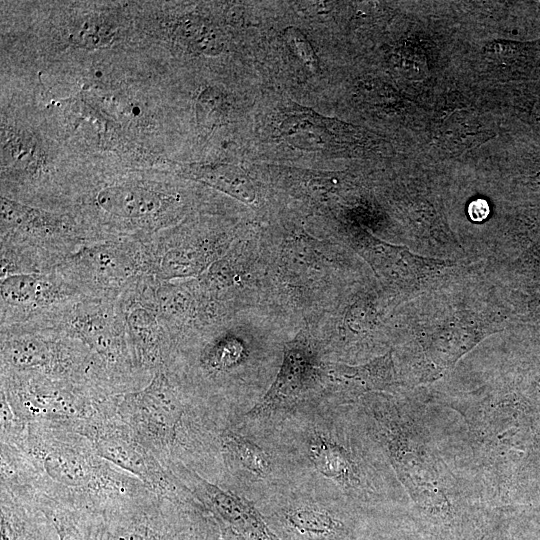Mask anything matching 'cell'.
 Returning <instances> with one entry per match:
<instances>
[{"label": "cell", "instance_id": "obj_13", "mask_svg": "<svg viewBox=\"0 0 540 540\" xmlns=\"http://www.w3.org/2000/svg\"><path fill=\"white\" fill-rule=\"evenodd\" d=\"M0 280V327L40 323L88 298L55 270Z\"/></svg>", "mask_w": 540, "mask_h": 540}, {"label": "cell", "instance_id": "obj_11", "mask_svg": "<svg viewBox=\"0 0 540 540\" xmlns=\"http://www.w3.org/2000/svg\"><path fill=\"white\" fill-rule=\"evenodd\" d=\"M153 281L143 275L117 299L135 369L147 384L166 369L172 348L155 309Z\"/></svg>", "mask_w": 540, "mask_h": 540}, {"label": "cell", "instance_id": "obj_4", "mask_svg": "<svg viewBox=\"0 0 540 540\" xmlns=\"http://www.w3.org/2000/svg\"><path fill=\"white\" fill-rule=\"evenodd\" d=\"M0 372L71 381L118 396L89 348L54 326L0 327Z\"/></svg>", "mask_w": 540, "mask_h": 540}, {"label": "cell", "instance_id": "obj_19", "mask_svg": "<svg viewBox=\"0 0 540 540\" xmlns=\"http://www.w3.org/2000/svg\"><path fill=\"white\" fill-rule=\"evenodd\" d=\"M322 373L336 391L349 398L384 391L397 382L391 351L363 365L328 364Z\"/></svg>", "mask_w": 540, "mask_h": 540}, {"label": "cell", "instance_id": "obj_26", "mask_svg": "<svg viewBox=\"0 0 540 540\" xmlns=\"http://www.w3.org/2000/svg\"><path fill=\"white\" fill-rule=\"evenodd\" d=\"M395 69L406 79L417 81L429 75L427 58L415 44L406 42L399 46L392 55Z\"/></svg>", "mask_w": 540, "mask_h": 540}, {"label": "cell", "instance_id": "obj_16", "mask_svg": "<svg viewBox=\"0 0 540 540\" xmlns=\"http://www.w3.org/2000/svg\"><path fill=\"white\" fill-rule=\"evenodd\" d=\"M306 452L315 470L344 491L355 495L371 491L357 455L339 439L315 431L306 442Z\"/></svg>", "mask_w": 540, "mask_h": 540}, {"label": "cell", "instance_id": "obj_32", "mask_svg": "<svg viewBox=\"0 0 540 540\" xmlns=\"http://www.w3.org/2000/svg\"><path fill=\"white\" fill-rule=\"evenodd\" d=\"M489 213V205L484 199H475L468 206V215L474 222L484 221L488 217Z\"/></svg>", "mask_w": 540, "mask_h": 540}, {"label": "cell", "instance_id": "obj_6", "mask_svg": "<svg viewBox=\"0 0 540 540\" xmlns=\"http://www.w3.org/2000/svg\"><path fill=\"white\" fill-rule=\"evenodd\" d=\"M0 392L22 423L51 422L73 429L116 413L120 396L71 381L14 372H0Z\"/></svg>", "mask_w": 540, "mask_h": 540}, {"label": "cell", "instance_id": "obj_20", "mask_svg": "<svg viewBox=\"0 0 540 540\" xmlns=\"http://www.w3.org/2000/svg\"><path fill=\"white\" fill-rule=\"evenodd\" d=\"M1 540H59L53 521L39 507L0 490Z\"/></svg>", "mask_w": 540, "mask_h": 540}, {"label": "cell", "instance_id": "obj_17", "mask_svg": "<svg viewBox=\"0 0 540 540\" xmlns=\"http://www.w3.org/2000/svg\"><path fill=\"white\" fill-rule=\"evenodd\" d=\"M317 374L305 346L292 344L285 352L280 371L267 393L250 410L253 418L264 417L293 406Z\"/></svg>", "mask_w": 540, "mask_h": 540}, {"label": "cell", "instance_id": "obj_22", "mask_svg": "<svg viewBox=\"0 0 540 540\" xmlns=\"http://www.w3.org/2000/svg\"><path fill=\"white\" fill-rule=\"evenodd\" d=\"M445 328L439 334L430 337L425 348V356L429 367L435 374L452 367L456 361L476 345L485 335V331L476 327Z\"/></svg>", "mask_w": 540, "mask_h": 540}, {"label": "cell", "instance_id": "obj_27", "mask_svg": "<svg viewBox=\"0 0 540 540\" xmlns=\"http://www.w3.org/2000/svg\"><path fill=\"white\" fill-rule=\"evenodd\" d=\"M224 114V101L222 94L209 89L204 91L199 97L197 104L198 122L205 127L213 126L221 121Z\"/></svg>", "mask_w": 540, "mask_h": 540}, {"label": "cell", "instance_id": "obj_25", "mask_svg": "<svg viewBox=\"0 0 540 540\" xmlns=\"http://www.w3.org/2000/svg\"><path fill=\"white\" fill-rule=\"evenodd\" d=\"M46 514L53 521L59 540H93L95 514L66 507H53Z\"/></svg>", "mask_w": 540, "mask_h": 540}, {"label": "cell", "instance_id": "obj_23", "mask_svg": "<svg viewBox=\"0 0 540 540\" xmlns=\"http://www.w3.org/2000/svg\"><path fill=\"white\" fill-rule=\"evenodd\" d=\"M491 136L477 115L468 110H457L444 119L438 138L446 149L463 152L481 145Z\"/></svg>", "mask_w": 540, "mask_h": 540}, {"label": "cell", "instance_id": "obj_34", "mask_svg": "<svg viewBox=\"0 0 540 540\" xmlns=\"http://www.w3.org/2000/svg\"><path fill=\"white\" fill-rule=\"evenodd\" d=\"M387 540H395V539H387Z\"/></svg>", "mask_w": 540, "mask_h": 540}, {"label": "cell", "instance_id": "obj_28", "mask_svg": "<svg viewBox=\"0 0 540 540\" xmlns=\"http://www.w3.org/2000/svg\"><path fill=\"white\" fill-rule=\"evenodd\" d=\"M284 37L294 55L299 58L310 71L316 72L319 68L318 58L305 35L298 29L290 27L286 29Z\"/></svg>", "mask_w": 540, "mask_h": 540}, {"label": "cell", "instance_id": "obj_7", "mask_svg": "<svg viewBox=\"0 0 540 540\" xmlns=\"http://www.w3.org/2000/svg\"><path fill=\"white\" fill-rule=\"evenodd\" d=\"M36 325L54 326L81 340L118 395L147 385L135 369L117 300L85 298Z\"/></svg>", "mask_w": 540, "mask_h": 540}, {"label": "cell", "instance_id": "obj_1", "mask_svg": "<svg viewBox=\"0 0 540 540\" xmlns=\"http://www.w3.org/2000/svg\"><path fill=\"white\" fill-rule=\"evenodd\" d=\"M12 444L26 456L20 496L42 511L60 506L99 515L154 494L137 477L101 457L85 436L66 425L28 423Z\"/></svg>", "mask_w": 540, "mask_h": 540}, {"label": "cell", "instance_id": "obj_14", "mask_svg": "<svg viewBox=\"0 0 540 540\" xmlns=\"http://www.w3.org/2000/svg\"><path fill=\"white\" fill-rule=\"evenodd\" d=\"M262 515L280 540H356L358 536L351 513L314 500H290Z\"/></svg>", "mask_w": 540, "mask_h": 540}, {"label": "cell", "instance_id": "obj_24", "mask_svg": "<svg viewBox=\"0 0 540 540\" xmlns=\"http://www.w3.org/2000/svg\"><path fill=\"white\" fill-rule=\"evenodd\" d=\"M187 177L216 188L242 202L255 199L254 186L249 177L238 167L226 164L204 165L188 169Z\"/></svg>", "mask_w": 540, "mask_h": 540}, {"label": "cell", "instance_id": "obj_2", "mask_svg": "<svg viewBox=\"0 0 540 540\" xmlns=\"http://www.w3.org/2000/svg\"><path fill=\"white\" fill-rule=\"evenodd\" d=\"M373 414L384 451L413 502L432 518L452 513L467 489L443 467L418 413L392 408Z\"/></svg>", "mask_w": 540, "mask_h": 540}, {"label": "cell", "instance_id": "obj_3", "mask_svg": "<svg viewBox=\"0 0 540 540\" xmlns=\"http://www.w3.org/2000/svg\"><path fill=\"white\" fill-rule=\"evenodd\" d=\"M0 279L48 273L92 238L71 212L26 205L1 196Z\"/></svg>", "mask_w": 540, "mask_h": 540}, {"label": "cell", "instance_id": "obj_12", "mask_svg": "<svg viewBox=\"0 0 540 540\" xmlns=\"http://www.w3.org/2000/svg\"><path fill=\"white\" fill-rule=\"evenodd\" d=\"M167 470L191 491L222 540H280L262 513L243 497L181 462Z\"/></svg>", "mask_w": 540, "mask_h": 540}, {"label": "cell", "instance_id": "obj_9", "mask_svg": "<svg viewBox=\"0 0 540 540\" xmlns=\"http://www.w3.org/2000/svg\"><path fill=\"white\" fill-rule=\"evenodd\" d=\"M85 297L117 300L143 275H149L145 242L110 238L87 242L56 269Z\"/></svg>", "mask_w": 540, "mask_h": 540}, {"label": "cell", "instance_id": "obj_10", "mask_svg": "<svg viewBox=\"0 0 540 540\" xmlns=\"http://www.w3.org/2000/svg\"><path fill=\"white\" fill-rule=\"evenodd\" d=\"M74 430L85 436L101 457L137 477L155 495L197 503L191 491L137 440L117 412L85 422Z\"/></svg>", "mask_w": 540, "mask_h": 540}, {"label": "cell", "instance_id": "obj_8", "mask_svg": "<svg viewBox=\"0 0 540 540\" xmlns=\"http://www.w3.org/2000/svg\"><path fill=\"white\" fill-rule=\"evenodd\" d=\"M190 405L164 369L142 389L120 395L117 413L167 470L178 460Z\"/></svg>", "mask_w": 540, "mask_h": 540}, {"label": "cell", "instance_id": "obj_33", "mask_svg": "<svg viewBox=\"0 0 540 540\" xmlns=\"http://www.w3.org/2000/svg\"><path fill=\"white\" fill-rule=\"evenodd\" d=\"M208 540H222L216 533V531L211 528L210 536Z\"/></svg>", "mask_w": 540, "mask_h": 540}, {"label": "cell", "instance_id": "obj_15", "mask_svg": "<svg viewBox=\"0 0 540 540\" xmlns=\"http://www.w3.org/2000/svg\"><path fill=\"white\" fill-rule=\"evenodd\" d=\"M361 248L378 276L407 291L419 289L434 274L452 265L449 260L421 257L407 247L388 244L371 236Z\"/></svg>", "mask_w": 540, "mask_h": 540}, {"label": "cell", "instance_id": "obj_31", "mask_svg": "<svg viewBox=\"0 0 540 540\" xmlns=\"http://www.w3.org/2000/svg\"><path fill=\"white\" fill-rule=\"evenodd\" d=\"M515 48L510 43L504 41L501 42H492L486 45L484 53L492 58L505 59L510 57Z\"/></svg>", "mask_w": 540, "mask_h": 540}, {"label": "cell", "instance_id": "obj_18", "mask_svg": "<svg viewBox=\"0 0 540 540\" xmlns=\"http://www.w3.org/2000/svg\"><path fill=\"white\" fill-rule=\"evenodd\" d=\"M211 523L200 505L157 496L150 540H208Z\"/></svg>", "mask_w": 540, "mask_h": 540}, {"label": "cell", "instance_id": "obj_21", "mask_svg": "<svg viewBox=\"0 0 540 540\" xmlns=\"http://www.w3.org/2000/svg\"><path fill=\"white\" fill-rule=\"evenodd\" d=\"M157 495L96 515L93 540H150L151 514Z\"/></svg>", "mask_w": 540, "mask_h": 540}, {"label": "cell", "instance_id": "obj_29", "mask_svg": "<svg viewBox=\"0 0 540 540\" xmlns=\"http://www.w3.org/2000/svg\"><path fill=\"white\" fill-rule=\"evenodd\" d=\"M284 127V134L294 143L299 142L301 146L319 147L324 142L320 132L303 120L291 119L284 122Z\"/></svg>", "mask_w": 540, "mask_h": 540}, {"label": "cell", "instance_id": "obj_30", "mask_svg": "<svg viewBox=\"0 0 540 540\" xmlns=\"http://www.w3.org/2000/svg\"><path fill=\"white\" fill-rule=\"evenodd\" d=\"M363 95L372 100L373 103H390L396 99V93L392 87L377 81H366L361 83Z\"/></svg>", "mask_w": 540, "mask_h": 540}, {"label": "cell", "instance_id": "obj_5", "mask_svg": "<svg viewBox=\"0 0 540 540\" xmlns=\"http://www.w3.org/2000/svg\"><path fill=\"white\" fill-rule=\"evenodd\" d=\"M180 194L166 184L126 180L100 188L89 212L74 214L93 241L134 238L147 241L177 218L182 208Z\"/></svg>", "mask_w": 540, "mask_h": 540}]
</instances>
